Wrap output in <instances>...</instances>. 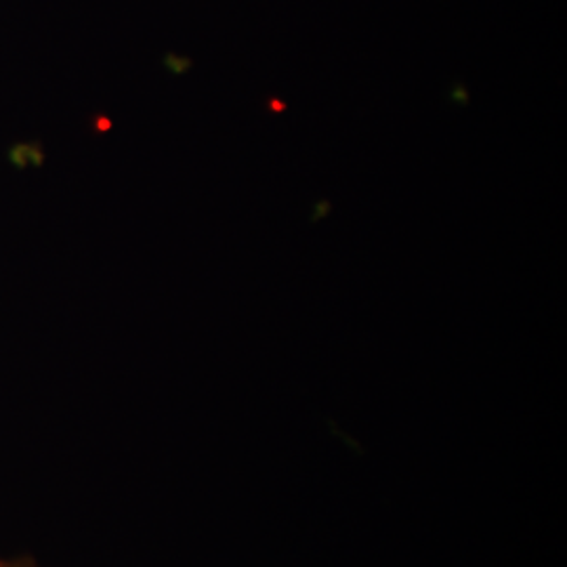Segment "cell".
Listing matches in <instances>:
<instances>
[{
  "label": "cell",
  "mask_w": 567,
  "mask_h": 567,
  "mask_svg": "<svg viewBox=\"0 0 567 567\" xmlns=\"http://www.w3.org/2000/svg\"><path fill=\"white\" fill-rule=\"evenodd\" d=\"M269 107H271V110H276V112H284V110H286V105H284L282 102H278V100H271V102H269Z\"/></svg>",
  "instance_id": "6da1fadb"
}]
</instances>
